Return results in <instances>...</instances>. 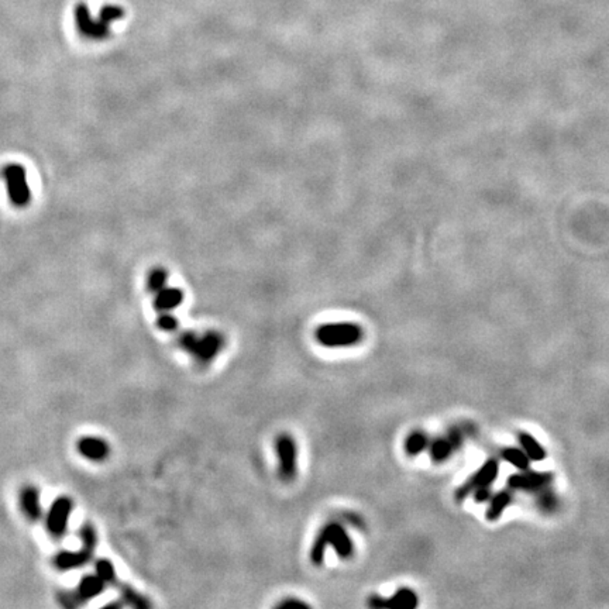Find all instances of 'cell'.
<instances>
[{"label": "cell", "instance_id": "obj_1", "mask_svg": "<svg viewBox=\"0 0 609 609\" xmlns=\"http://www.w3.org/2000/svg\"><path fill=\"white\" fill-rule=\"evenodd\" d=\"M364 339V330L360 325L351 322H336L320 325L315 332V340L328 348H346L357 346Z\"/></svg>", "mask_w": 609, "mask_h": 609}, {"label": "cell", "instance_id": "obj_2", "mask_svg": "<svg viewBox=\"0 0 609 609\" xmlns=\"http://www.w3.org/2000/svg\"><path fill=\"white\" fill-rule=\"evenodd\" d=\"M225 345L226 340L219 332H206L202 336L195 332H183L179 336V346L202 365L212 362L225 348Z\"/></svg>", "mask_w": 609, "mask_h": 609}, {"label": "cell", "instance_id": "obj_3", "mask_svg": "<svg viewBox=\"0 0 609 609\" xmlns=\"http://www.w3.org/2000/svg\"><path fill=\"white\" fill-rule=\"evenodd\" d=\"M275 453L278 460V475L282 481L291 483L298 474L299 450L296 440L289 433H281L275 440Z\"/></svg>", "mask_w": 609, "mask_h": 609}, {"label": "cell", "instance_id": "obj_4", "mask_svg": "<svg viewBox=\"0 0 609 609\" xmlns=\"http://www.w3.org/2000/svg\"><path fill=\"white\" fill-rule=\"evenodd\" d=\"M3 178L7 188L10 202L17 208H24L31 200V192L27 183V174L24 167L18 164H9L3 168Z\"/></svg>", "mask_w": 609, "mask_h": 609}, {"label": "cell", "instance_id": "obj_5", "mask_svg": "<svg viewBox=\"0 0 609 609\" xmlns=\"http://www.w3.org/2000/svg\"><path fill=\"white\" fill-rule=\"evenodd\" d=\"M74 511L72 500L68 497H58L50 507L45 517V527L51 537L61 539L68 530L70 519Z\"/></svg>", "mask_w": 609, "mask_h": 609}, {"label": "cell", "instance_id": "obj_6", "mask_svg": "<svg viewBox=\"0 0 609 609\" xmlns=\"http://www.w3.org/2000/svg\"><path fill=\"white\" fill-rule=\"evenodd\" d=\"M500 464L497 460H488L471 478H468L456 492V498L463 501L481 488H490L498 477Z\"/></svg>", "mask_w": 609, "mask_h": 609}, {"label": "cell", "instance_id": "obj_7", "mask_svg": "<svg viewBox=\"0 0 609 609\" xmlns=\"http://www.w3.org/2000/svg\"><path fill=\"white\" fill-rule=\"evenodd\" d=\"M367 605L374 609H414L419 605V598L414 590L399 588L388 598L381 595H370Z\"/></svg>", "mask_w": 609, "mask_h": 609}, {"label": "cell", "instance_id": "obj_8", "mask_svg": "<svg viewBox=\"0 0 609 609\" xmlns=\"http://www.w3.org/2000/svg\"><path fill=\"white\" fill-rule=\"evenodd\" d=\"M322 529L326 534L329 547L336 551L339 559L348 560L354 556V541L343 524L338 522L326 523Z\"/></svg>", "mask_w": 609, "mask_h": 609}, {"label": "cell", "instance_id": "obj_9", "mask_svg": "<svg viewBox=\"0 0 609 609\" xmlns=\"http://www.w3.org/2000/svg\"><path fill=\"white\" fill-rule=\"evenodd\" d=\"M93 557L95 551L84 546L80 550H63L54 557V566L60 571H71L85 567L93 561Z\"/></svg>", "mask_w": 609, "mask_h": 609}, {"label": "cell", "instance_id": "obj_10", "mask_svg": "<svg viewBox=\"0 0 609 609\" xmlns=\"http://www.w3.org/2000/svg\"><path fill=\"white\" fill-rule=\"evenodd\" d=\"M461 441H463L461 431L453 429L443 437L431 440L428 451L431 453V457L433 461L441 463V461L447 460L458 448Z\"/></svg>", "mask_w": 609, "mask_h": 609}, {"label": "cell", "instance_id": "obj_11", "mask_svg": "<svg viewBox=\"0 0 609 609\" xmlns=\"http://www.w3.org/2000/svg\"><path fill=\"white\" fill-rule=\"evenodd\" d=\"M78 453L90 461H103L110 454V447L106 440L96 436H84L77 443Z\"/></svg>", "mask_w": 609, "mask_h": 609}, {"label": "cell", "instance_id": "obj_12", "mask_svg": "<svg viewBox=\"0 0 609 609\" xmlns=\"http://www.w3.org/2000/svg\"><path fill=\"white\" fill-rule=\"evenodd\" d=\"M18 502H20L21 512L24 514V517L28 521L38 522L41 519V515H43L41 495H40V491L36 487H31V485L24 487L20 491Z\"/></svg>", "mask_w": 609, "mask_h": 609}, {"label": "cell", "instance_id": "obj_13", "mask_svg": "<svg viewBox=\"0 0 609 609\" xmlns=\"http://www.w3.org/2000/svg\"><path fill=\"white\" fill-rule=\"evenodd\" d=\"M75 18H77L78 28L81 30V33L84 36L90 37V38H95V40H100V38L107 37V34H109L107 24L103 23L102 20L99 23L92 21V18L89 17V13H87L85 4H80L77 7V10H75Z\"/></svg>", "mask_w": 609, "mask_h": 609}, {"label": "cell", "instance_id": "obj_14", "mask_svg": "<svg viewBox=\"0 0 609 609\" xmlns=\"http://www.w3.org/2000/svg\"><path fill=\"white\" fill-rule=\"evenodd\" d=\"M553 477L550 473H523L515 474L508 480V485L515 490H537L551 483Z\"/></svg>", "mask_w": 609, "mask_h": 609}, {"label": "cell", "instance_id": "obj_15", "mask_svg": "<svg viewBox=\"0 0 609 609\" xmlns=\"http://www.w3.org/2000/svg\"><path fill=\"white\" fill-rule=\"evenodd\" d=\"M106 583L95 573V574H87L85 577L81 578L78 587H77V595L81 600L82 604H85L90 600L97 598L99 595H102L106 590Z\"/></svg>", "mask_w": 609, "mask_h": 609}, {"label": "cell", "instance_id": "obj_16", "mask_svg": "<svg viewBox=\"0 0 609 609\" xmlns=\"http://www.w3.org/2000/svg\"><path fill=\"white\" fill-rule=\"evenodd\" d=\"M183 291L178 288H163L156 293L154 298V308L157 312H171L176 309L183 302Z\"/></svg>", "mask_w": 609, "mask_h": 609}, {"label": "cell", "instance_id": "obj_17", "mask_svg": "<svg viewBox=\"0 0 609 609\" xmlns=\"http://www.w3.org/2000/svg\"><path fill=\"white\" fill-rule=\"evenodd\" d=\"M114 588H117L120 598L126 605L139 609L151 608V603L149 601V598L144 597L143 594H140L136 588H133L127 584H123V583H117Z\"/></svg>", "mask_w": 609, "mask_h": 609}, {"label": "cell", "instance_id": "obj_18", "mask_svg": "<svg viewBox=\"0 0 609 609\" xmlns=\"http://www.w3.org/2000/svg\"><path fill=\"white\" fill-rule=\"evenodd\" d=\"M429 444H431V437L426 435L425 432H412L405 438L404 450H405L406 456L416 457V456L422 454L425 450H428Z\"/></svg>", "mask_w": 609, "mask_h": 609}, {"label": "cell", "instance_id": "obj_19", "mask_svg": "<svg viewBox=\"0 0 609 609\" xmlns=\"http://www.w3.org/2000/svg\"><path fill=\"white\" fill-rule=\"evenodd\" d=\"M512 501V495L508 491H502L500 494H497L492 501L490 508L485 512V517L488 521H498L501 518V515L504 514L505 508L511 504Z\"/></svg>", "mask_w": 609, "mask_h": 609}, {"label": "cell", "instance_id": "obj_20", "mask_svg": "<svg viewBox=\"0 0 609 609\" xmlns=\"http://www.w3.org/2000/svg\"><path fill=\"white\" fill-rule=\"evenodd\" d=\"M328 547H329V544H328L326 534H325L323 529H320V530H319V533L316 534V537H315L313 543H312L311 553H309V559H311V561H312V564H313V566L320 567V566L323 564L325 557H326Z\"/></svg>", "mask_w": 609, "mask_h": 609}, {"label": "cell", "instance_id": "obj_21", "mask_svg": "<svg viewBox=\"0 0 609 609\" xmlns=\"http://www.w3.org/2000/svg\"><path fill=\"white\" fill-rule=\"evenodd\" d=\"M95 573L106 583V586L116 587V584L119 583L116 568L113 563L107 559H97L95 561Z\"/></svg>", "mask_w": 609, "mask_h": 609}, {"label": "cell", "instance_id": "obj_22", "mask_svg": "<svg viewBox=\"0 0 609 609\" xmlns=\"http://www.w3.org/2000/svg\"><path fill=\"white\" fill-rule=\"evenodd\" d=\"M519 440H521V444H522L524 453L529 456L530 460H533V461H541V460L546 458V450L534 440V437L522 433V435L519 436Z\"/></svg>", "mask_w": 609, "mask_h": 609}, {"label": "cell", "instance_id": "obj_23", "mask_svg": "<svg viewBox=\"0 0 609 609\" xmlns=\"http://www.w3.org/2000/svg\"><path fill=\"white\" fill-rule=\"evenodd\" d=\"M502 457H504L505 461L511 463L514 467H517L519 470H527L529 468L530 458H529V456L524 451L519 450V448H514V447L504 448L502 450Z\"/></svg>", "mask_w": 609, "mask_h": 609}, {"label": "cell", "instance_id": "obj_24", "mask_svg": "<svg viewBox=\"0 0 609 609\" xmlns=\"http://www.w3.org/2000/svg\"><path fill=\"white\" fill-rule=\"evenodd\" d=\"M168 272L164 268H154L147 278V288L154 295L167 286Z\"/></svg>", "mask_w": 609, "mask_h": 609}, {"label": "cell", "instance_id": "obj_25", "mask_svg": "<svg viewBox=\"0 0 609 609\" xmlns=\"http://www.w3.org/2000/svg\"><path fill=\"white\" fill-rule=\"evenodd\" d=\"M78 536H80L84 547L90 549L93 551L96 550V546H97V532H96V529H95V526L92 523H85L80 529Z\"/></svg>", "mask_w": 609, "mask_h": 609}, {"label": "cell", "instance_id": "obj_26", "mask_svg": "<svg viewBox=\"0 0 609 609\" xmlns=\"http://www.w3.org/2000/svg\"><path fill=\"white\" fill-rule=\"evenodd\" d=\"M157 326L163 332L173 333V332L178 330V320L175 319L174 316L170 312H163L158 316V319H157Z\"/></svg>", "mask_w": 609, "mask_h": 609}, {"label": "cell", "instance_id": "obj_27", "mask_svg": "<svg viewBox=\"0 0 609 609\" xmlns=\"http://www.w3.org/2000/svg\"><path fill=\"white\" fill-rule=\"evenodd\" d=\"M58 601L65 608H74V607L82 605V603L78 598L77 593H60L58 594Z\"/></svg>", "mask_w": 609, "mask_h": 609}, {"label": "cell", "instance_id": "obj_28", "mask_svg": "<svg viewBox=\"0 0 609 609\" xmlns=\"http://www.w3.org/2000/svg\"><path fill=\"white\" fill-rule=\"evenodd\" d=\"M120 17H123V11L119 7H112V6L104 7L102 10V14H100V20L103 23H106V24H109L110 21H114V20H117Z\"/></svg>", "mask_w": 609, "mask_h": 609}, {"label": "cell", "instance_id": "obj_29", "mask_svg": "<svg viewBox=\"0 0 609 609\" xmlns=\"http://www.w3.org/2000/svg\"><path fill=\"white\" fill-rule=\"evenodd\" d=\"M276 608H309V605H308L305 601L299 600V598H288V600H285V601H281V603L276 605Z\"/></svg>", "mask_w": 609, "mask_h": 609}, {"label": "cell", "instance_id": "obj_30", "mask_svg": "<svg viewBox=\"0 0 609 609\" xmlns=\"http://www.w3.org/2000/svg\"><path fill=\"white\" fill-rule=\"evenodd\" d=\"M556 504V498L553 495H543V498L540 500V507L543 510H553Z\"/></svg>", "mask_w": 609, "mask_h": 609}]
</instances>
